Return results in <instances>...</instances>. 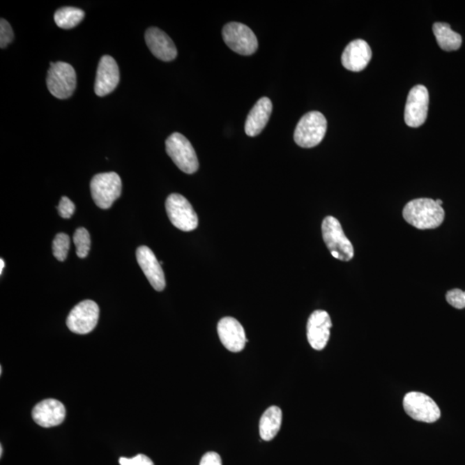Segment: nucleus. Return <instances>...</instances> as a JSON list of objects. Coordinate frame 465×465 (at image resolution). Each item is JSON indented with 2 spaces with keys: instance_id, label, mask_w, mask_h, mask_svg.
Returning <instances> with one entry per match:
<instances>
[{
  "instance_id": "aec40b11",
  "label": "nucleus",
  "mask_w": 465,
  "mask_h": 465,
  "mask_svg": "<svg viewBox=\"0 0 465 465\" xmlns=\"http://www.w3.org/2000/svg\"><path fill=\"white\" fill-rule=\"evenodd\" d=\"M282 410L277 406H270L264 412L259 422V434L263 441H270L276 437L282 425Z\"/></svg>"
},
{
  "instance_id": "2eb2a0df",
  "label": "nucleus",
  "mask_w": 465,
  "mask_h": 465,
  "mask_svg": "<svg viewBox=\"0 0 465 465\" xmlns=\"http://www.w3.org/2000/svg\"><path fill=\"white\" fill-rule=\"evenodd\" d=\"M137 259L153 288L157 291H162L166 287V278L162 267L151 249L146 246L138 247Z\"/></svg>"
},
{
  "instance_id": "0eeeda50",
  "label": "nucleus",
  "mask_w": 465,
  "mask_h": 465,
  "mask_svg": "<svg viewBox=\"0 0 465 465\" xmlns=\"http://www.w3.org/2000/svg\"><path fill=\"white\" fill-rule=\"evenodd\" d=\"M166 210L171 222L182 231H192L199 226V218L192 204L181 194H171L167 197Z\"/></svg>"
},
{
  "instance_id": "f257e3e1",
  "label": "nucleus",
  "mask_w": 465,
  "mask_h": 465,
  "mask_svg": "<svg viewBox=\"0 0 465 465\" xmlns=\"http://www.w3.org/2000/svg\"><path fill=\"white\" fill-rule=\"evenodd\" d=\"M404 218L410 225L419 229H434L445 219L444 208L432 199L410 201L404 208Z\"/></svg>"
},
{
  "instance_id": "7c9ffc66",
  "label": "nucleus",
  "mask_w": 465,
  "mask_h": 465,
  "mask_svg": "<svg viewBox=\"0 0 465 465\" xmlns=\"http://www.w3.org/2000/svg\"><path fill=\"white\" fill-rule=\"evenodd\" d=\"M435 201H436V203H437L439 205H441H441L443 204V201L441 200V199H437V200H435Z\"/></svg>"
},
{
  "instance_id": "393cba45",
  "label": "nucleus",
  "mask_w": 465,
  "mask_h": 465,
  "mask_svg": "<svg viewBox=\"0 0 465 465\" xmlns=\"http://www.w3.org/2000/svg\"><path fill=\"white\" fill-rule=\"evenodd\" d=\"M446 301L450 305L457 310H463L465 307V291L460 289H453L446 293Z\"/></svg>"
},
{
  "instance_id": "7ed1b4c3",
  "label": "nucleus",
  "mask_w": 465,
  "mask_h": 465,
  "mask_svg": "<svg viewBox=\"0 0 465 465\" xmlns=\"http://www.w3.org/2000/svg\"><path fill=\"white\" fill-rule=\"evenodd\" d=\"M327 119L319 112L307 113L296 125L294 140L302 148H311L321 144L327 132Z\"/></svg>"
},
{
  "instance_id": "f3484780",
  "label": "nucleus",
  "mask_w": 465,
  "mask_h": 465,
  "mask_svg": "<svg viewBox=\"0 0 465 465\" xmlns=\"http://www.w3.org/2000/svg\"><path fill=\"white\" fill-rule=\"evenodd\" d=\"M145 40L153 56L163 61H174L178 56L175 44L161 29L151 27L146 31Z\"/></svg>"
},
{
  "instance_id": "2f4dec72",
  "label": "nucleus",
  "mask_w": 465,
  "mask_h": 465,
  "mask_svg": "<svg viewBox=\"0 0 465 465\" xmlns=\"http://www.w3.org/2000/svg\"><path fill=\"white\" fill-rule=\"evenodd\" d=\"M3 456V446L0 445V457Z\"/></svg>"
},
{
  "instance_id": "20e7f679",
  "label": "nucleus",
  "mask_w": 465,
  "mask_h": 465,
  "mask_svg": "<svg viewBox=\"0 0 465 465\" xmlns=\"http://www.w3.org/2000/svg\"><path fill=\"white\" fill-rule=\"evenodd\" d=\"M47 86L49 93L59 100L70 98L76 88L77 76L73 66L66 62H50L47 71Z\"/></svg>"
},
{
  "instance_id": "c756f323",
  "label": "nucleus",
  "mask_w": 465,
  "mask_h": 465,
  "mask_svg": "<svg viewBox=\"0 0 465 465\" xmlns=\"http://www.w3.org/2000/svg\"><path fill=\"white\" fill-rule=\"evenodd\" d=\"M3 268H5V261L1 259H0V274H2Z\"/></svg>"
},
{
  "instance_id": "5701e85b",
  "label": "nucleus",
  "mask_w": 465,
  "mask_h": 465,
  "mask_svg": "<svg viewBox=\"0 0 465 465\" xmlns=\"http://www.w3.org/2000/svg\"><path fill=\"white\" fill-rule=\"evenodd\" d=\"M73 243L76 247V254L80 259L86 258L91 248V237L85 228L76 230L73 236Z\"/></svg>"
},
{
  "instance_id": "9b49d317",
  "label": "nucleus",
  "mask_w": 465,
  "mask_h": 465,
  "mask_svg": "<svg viewBox=\"0 0 465 465\" xmlns=\"http://www.w3.org/2000/svg\"><path fill=\"white\" fill-rule=\"evenodd\" d=\"M429 93L426 86L418 85L410 90L406 102L404 119L408 126L418 128L426 122Z\"/></svg>"
},
{
  "instance_id": "a211bd4d",
  "label": "nucleus",
  "mask_w": 465,
  "mask_h": 465,
  "mask_svg": "<svg viewBox=\"0 0 465 465\" xmlns=\"http://www.w3.org/2000/svg\"><path fill=\"white\" fill-rule=\"evenodd\" d=\"M372 52L365 40L357 39L346 46L342 54V62L344 68L351 72H360L367 67L371 61Z\"/></svg>"
},
{
  "instance_id": "a878e982",
  "label": "nucleus",
  "mask_w": 465,
  "mask_h": 465,
  "mask_svg": "<svg viewBox=\"0 0 465 465\" xmlns=\"http://www.w3.org/2000/svg\"><path fill=\"white\" fill-rule=\"evenodd\" d=\"M14 34L12 26L3 18L0 20V47L5 49L13 41Z\"/></svg>"
},
{
  "instance_id": "c85d7f7f",
  "label": "nucleus",
  "mask_w": 465,
  "mask_h": 465,
  "mask_svg": "<svg viewBox=\"0 0 465 465\" xmlns=\"http://www.w3.org/2000/svg\"><path fill=\"white\" fill-rule=\"evenodd\" d=\"M200 465H222L221 457L214 452L205 453L200 461Z\"/></svg>"
},
{
  "instance_id": "1a4fd4ad",
  "label": "nucleus",
  "mask_w": 465,
  "mask_h": 465,
  "mask_svg": "<svg viewBox=\"0 0 465 465\" xmlns=\"http://www.w3.org/2000/svg\"><path fill=\"white\" fill-rule=\"evenodd\" d=\"M406 413L417 422L434 423L441 418V412L433 399L422 392H409L404 399Z\"/></svg>"
},
{
  "instance_id": "6ab92c4d",
  "label": "nucleus",
  "mask_w": 465,
  "mask_h": 465,
  "mask_svg": "<svg viewBox=\"0 0 465 465\" xmlns=\"http://www.w3.org/2000/svg\"><path fill=\"white\" fill-rule=\"evenodd\" d=\"M273 112V102L270 98L264 97L252 108L245 123V132L248 137H256L265 129Z\"/></svg>"
},
{
  "instance_id": "bb28decb",
  "label": "nucleus",
  "mask_w": 465,
  "mask_h": 465,
  "mask_svg": "<svg viewBox=\"0 0 465 465\" xmlns=\"http://www.w3.org/2000/svg\"><path fill=\"white\" fill-rule=\"evenodd\" d=\"M59 215L62 218L69 219L73 217L75 211V205L68 197H62L60 204L57 207Z\"/></svg>"
},
{
  "instance_id": "cd10ccee",
  "label": "nucleus",
  "mask_w": 465,
  "mask_h": 465,
  "mask_svg": "<svg viewBox=\"0 0 465 465\" xmlns=\"http://www.w3.org/2000/svg\"><path fill=\"white\" fill-rule=\"evenodd\" d=\"M120 465H155L153 461L144 454H138L137 456L127 459V457H121L119 459Z\"/></svg>"
},
{
  "instance_id": "b1692460",
  "label": "nucleus",
  "mask_w": 465,
  "mask_h": 465,
  "mask_svg": "<svg viewBox=\"0 0 465 465\" xmlns=\"http://www.w3.org/2000/svg\"><path fill=\"white\" fill-rule=\"evenodd\" d=\"M70 247V237L64 233L58 234L53 241V254L59 261H64Z\"/></svg>"
},
{
  "instance_id": "9d476101",
  "label": "nucleus",
  "mask_w": 465,
  "mask_h": 465,
  "mask_svg": "<svg viewBox=\"0 0 465 465\" xmlns=\"http://www.w3.org/2000/svg\"><path fill=\"white\" fill-rule=\"evenodd\" d=\"M100 319V307L91 300L79 303L71 310L67 319L69 330L75 334L86 335L93 330Z\"/></svg>"
},
{
  "instance_id": "39448f33",
  "label": "nucleus",
  "mask_w": 465,
  "mask_h": 465,
  "mask_svg": "<svg viewBox=\"0 0 465 465\" xmlns=\"http://www.w3.org/2000/svg\"><path fill=\"white\" fill-rule=\"evenodd\" d=\"M91 193L97 206L107 210L122 193L120 176L114 171L95 175L91 181Z\"/></svg>"
},
{
  "instance_id": "423d86ee",
  "label": "nucleus",
  "mask_w": 465,
  "mask_h": 465,
  "mask_svg": "<svg viewBox=\"0 0 465 465\" xmlns=\"http://www.w3.org/2000/svg\"><path fill=\"white\" fill-rule=\"evenodd\" d=\"M167 155L184 173L192 174L199 170V163L192 144L184 135L174 133L166 142Z\"/></svg>"
},
{
  "instance_id": "6e6552de",
  "label": "nucleus",
  "mask_w": 465,
  "mask_h": 465,
  "mask_svg": "<svg viewBox=\"0 0 465 465\" xmlns=\"http://www.w3.org/2000/svg\"><path fill=\"white\" fill-rule=\"evenodd\" d=\"M223 41L234 52L251 56L258 49V40L252 29L241 23H229L222 29Z\"/></svg>"
},
{
  "instance_id": "ddd939ff",
  "label": "nucleus",
  "mask_w": 465,
  "mask_h": 465,
  "mask_svg": "<svg viewBox=\"0 0 465 465\" xmlns=\"http://www.w3.org/2000/svg\"><path fill=\"white\" fill-rule=\"evenodd\" d=\"M220 340L232 353H240L248 342L243 325L233 317H224L218 324Z\"/></svg>"
},
{
  "instance_id": "412c9836",
  "label": "nucleus",
  "mask_w": 465,
  "mask_h": 465,
  "mask_svg": "<svg viewBox=\"0 0 465 465\" xmlns=\"http://www.w3.org/2000/svg\"><path fill=\"white\" fill-rule=\"evenodd\" d=\"M433 31L439 46L443 50L450 52L459 49L462 45V36L453 31L449 24L435 23Z\"/></svg>"
},
{
  "instance_id": "f03ea898",
  "label": "nucleus",
  "mask_w": 465,
  "mask_h": 465,
  "mask_svg": "<svg viewBox=\"0 0 465 465\" xmlns=\"http://www.w3.org/2000/svg\"><path fill=\"white\" fill-rule=\"evenodd\" d=\"M321 231L326 246L335 259L342 261L353 259V244L346 236L338 220L333 217L326 218L322 222Z\"/></svg>"
},
{
  "instance_id": "f8f14e48",
  "label": "nucleus",
  "mask_w": 465,
  "mask_h": 465,
  "mask_svg": "<svg viewBox=\"0 0 465 465\" xmlns=\"http://www.w3.org/2000/svg\"><path fill=\"white\" fill-rule=\"evenodd\" d=\"M331 328L332 321L327 311L316 310L311 314L307 323V338L313 349H325L330 338Z\"/></svg>"
},
{
  "instance_id": "4be33fe9",
  "label": "nucleus",
  "mask_w": 465,
  "mask_h": 465,
  "mask_svg": "<svg viewBox=\"0 0 465 465\" xmlns=\"http://www.w3.org/2000/svg\"><path fill=\"white\" fill-rule=\"evenodd\" d=\"M85 12L75 7L67 6L58 9L54 13V22L58 27L70 29L79 24L85 17Z\"/></svg>"
},
{
  "instance_id": "4468645a",
  "label": "nucleus",
  "mask_w": 465,
  "mask_h": 465,
  "mask_svg": "<svg viewBox=\"0 0 465 465\" xmlns=\"http://www.w3.org/2000/svg\"><path fill=\"white\" fill-rule=\"evenodd\" d=\"M120 82L119 65L114 58L104 56L98 64L96 80H95V93L100 97H105L112 93Z\"/></svg>"
},
{
  "instance_id": "dca6fc26",
  "label": "nucleus",
  "mask_w": 465,
  "mask_h": 465,
  "mask_svg": "<svg viewBox=\"0 0 465 465\" xmlns=\"http://www.w3.org/2000/svg\"><path fill=\"white\" fill-rule=\"evenodd\" d=\"M32 417L40 427L47 428L59 426L65 420V406L56 399H46L35 406Z\"/></svg>"
}]
</instances>
